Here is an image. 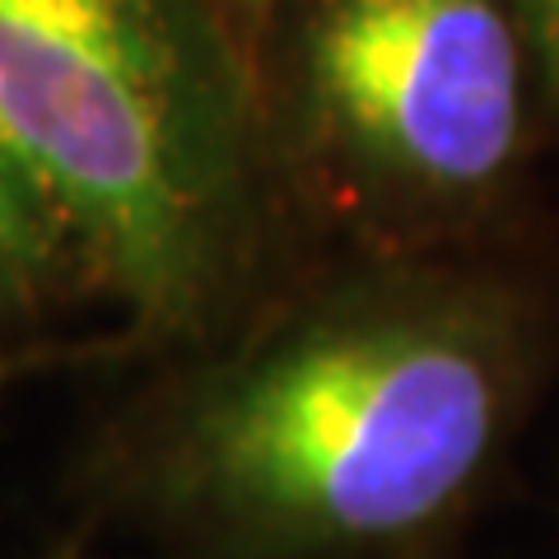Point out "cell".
<instances>
[{
    "label": "cell",
    "mask_w": 559,
    "mask_h": 559,
    "mask_svg": "<svg viewBox=\"0 0 559 559\" xmlns=\"http://www.w3.org/2000/svg\"><path fill=\"white\" fill-rule=\"evenodd\" d=\"M299 98L322 145L364 178L452 197L513 159L522 51L499 0H318Z\"/></svg>",
    "instance_id": "3"
},
{
    "label": "cell",
    "mask_w": 559,
    "mask_h": 559,
    "mask_svg": "<svg viewBox=\"0 0 559 559\" xmlns=\"http://www.w3.org/2000/svg\"><path fill=\"white\" fill-rule=\"evenodd\" d=\"M0 121L80 275L145 336L234 266L242 103L205 0H0Z\"/></svg>",
    "instance_id": "2"
},
{
    "label": "cell",
    "mask_w": 559,
    "mask_h": 559,
    "mask_svg": "<svg viewBox=\"0 0 559 559\" xmlns=\"http://www.w3.org/2000/svg\"><path fill=\"white\" fill-rule=\"evenodd\" d=\"M14 373H20V364H14V359H5V355H0V388H5V382H10Z\"/></svg>",
    "instance_id": "6"
},
{
    "label": "cell",
    "mask_w": 559,
    "mask_h": 559,
    "mask_svg": "<svg viewBox=\"0 0 559 559\" xmlns=\"http://www.w3.org/2000/svg\"><path fill=\"white\" fill-rule=\"evenodd\" d=\"M248 5H261V0H248Z\"/></svg>",
    "instance_id": "7"
},
{
    "label": "cell",
    "mask_w": 559,
    "mask_h": 559,
    "mask_svg": "<svg viewBox=\"0 0 559 559\" xmlns=\"http://www.w3.org/2000/svg\"><path fill=\"white\" fill-rule=\"evenodd\" d=\"M532 33H536L540 61H546L550 90L559 94V0H532Z\"/></svg>",
    "instance_id": "5"
},
{
    "label": "cell",
    "mask_w": 559,
    "mask_h": 559,
    "mask_svg": "<svg viewBox=\"0 0 559 559\" xmlns=\"http://www.w3.org/2000/svg\"><path fill=\"white\" fill-rule=\"evenodd\" d=\"M499 411V349L476 318L349 299L210 373L173 419L159 485L252 559L382 550L457 509Z\"/></svg>",
    "instance_id": "1"
},
{
    "label": "cell",
    "mask_w": 559,
    "mask_h": 559,
    "mask_svg": "<svg viewBox=\"0 0 559 559\" xmlns=\"http://www.w3.org/2000/svg\"><path fill=\"white\" fill-rule=\"evenodd\" d=\"M75 275L70 234L0 121V326L43 312Z\"/></svg>",
    "instance_id": "4"
}]
</instances>
